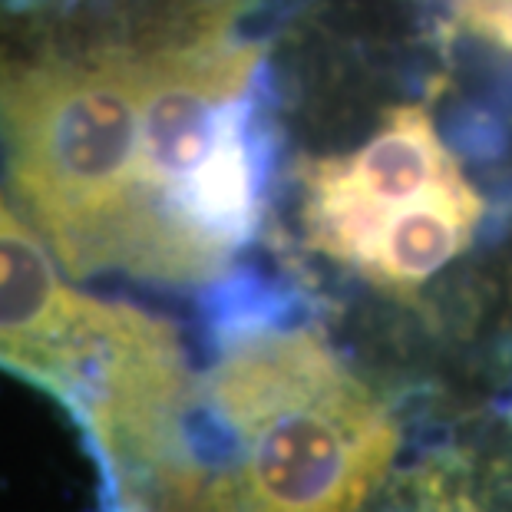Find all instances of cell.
<instances>
[{"instance_id": "1", "label": "cell", "mask_w": 512, "mask_h": 512, "mask_svg": "<svg viewBox=\"0 0 512 512\" xmlns=\"http://www.w3.org/2000/svg\"><path fill=\"white\" fill-rule=\"evenodd\" d=\"M261 57L265 47L235 30L143 57L133 219L119 255L129 275L215 278L255 235L265 202Z\"/></svg>"}, {"instance_id": "2", "label": "cell", "mask_w": 512, "mask_h": 512, "mask_svg": "<svg viewBox=\"0 0 512 512\" xmlns=\"http://www.w3.org/2000/svg\"><path fill=\"white\" fill-rule=\"evenodd\" d=\"M143 57H63L0 43L7 176L76 278L119 268L123 255L136 192Z\"/></svg>"}, {"instance_id": "3", "label": "cell", "mask_w": 512, "mask_h": 512, "mask_svg": "<svg viewBox=\"0 0 512 512\" xmlns=\"http://www.w3.org/2000/svg\"><path fill=\"white\" fill-rule=\"evenodd\" d=\"M212 407L242 446L238 512H357L400 446L374 390L301 328L235 344L212 377Z\"/></svg>"}, {"instance_id": "4", "label": "cell", "mask_w": 512, "mask_h": 512, "mask_svg": "<svg viewBox=\"0 0 512 512\" xmlns=\"http://www.w3.org/2000/svg\"><path fill=\"white\" fill-rule=\"evenodd\" d=\"M486 205L420 103L394 106L374 136L301 169L311 245L370 285L407 294L470 248Z\"/></svg>"}, {"instance_id": "5", "label": "cell", "mask_w": 512, "mask_h": 512, "mask_svg": "<svg viewBox=\"0 0 512 512\" xmlns=\"http://www.w3.org/2000/svg\"><path fill=\"white\" fill-rule=\"evenodd\" d=\"M129 311L63 285L47 248L0 195V361L53 384L76 407L123 334Z\"/></svg>"}, {"instance_id": "6", "label": "cell", "mask_w": 512, "mask_h": 512, "mask_svg": "<svg viewBox=\"0 0 512 512\" xmlns=\"http://www.w3.org/2000/svg\"><path fill=\"white\" fill-rule=\"evenodd\" d=\"M463 30L512 53V0H456Z\"/></svg>"}, {"instance_id": "7", "label": "cell", "mask_w": 512, "mask_h": 512, "mask_svg": "<svg viewBox=\"0 0 512 512\" xmlns=\"http://www.w3.org/2000/svg\"><path fill=\"white\" fill-rule=\"evenodd\" d=\"M440 512H456V506H446V509H440Z\"/></svg>"}]
</instances>
